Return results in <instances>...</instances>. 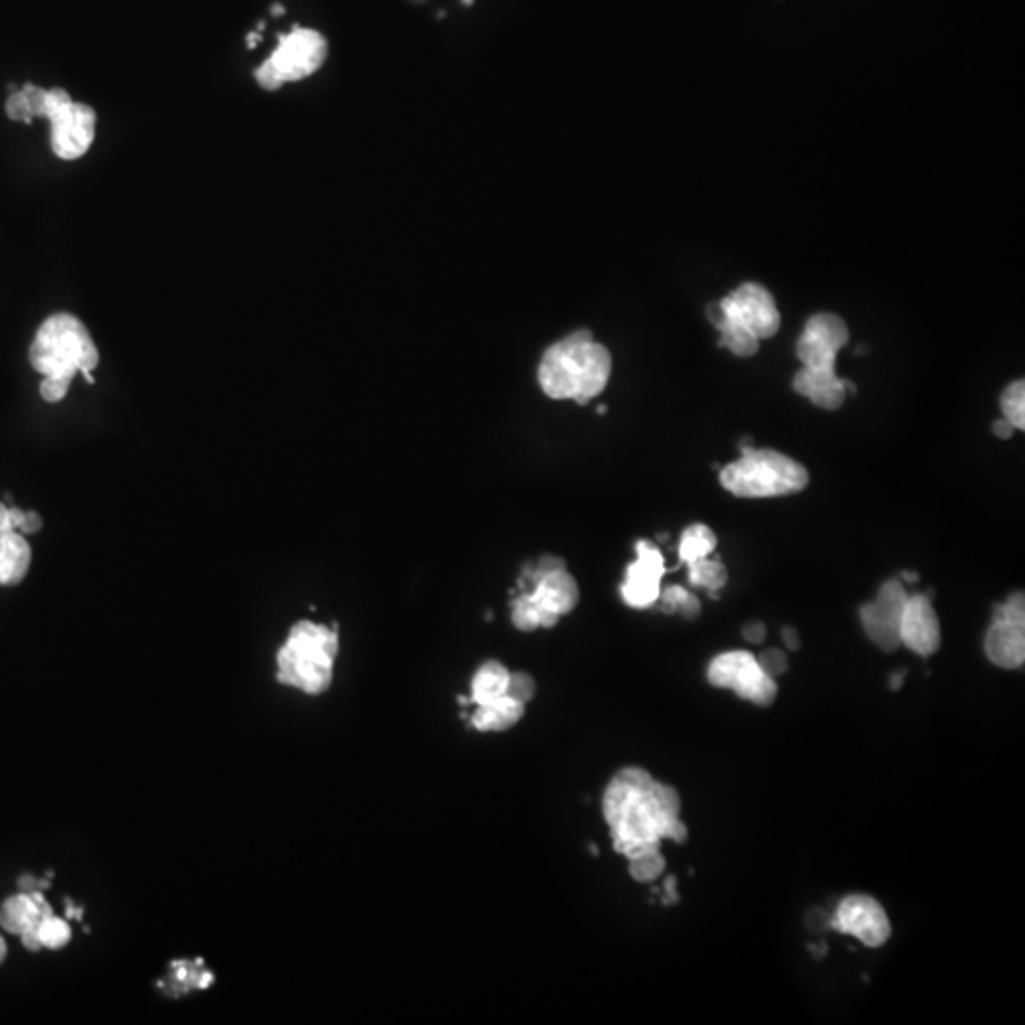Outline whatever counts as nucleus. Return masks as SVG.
I'll return each instance as SVG.
<instances>
[{
	"mask_svg": "<svg viewBox=\"0 0 1025 1025\" xmlns=\"http://www.w3.org/2000/svg\"><path fill=\"white\" fill-rule=\"evenodd\" d=\"M29 361L37 373L73 382L76 373L94 371L99 352L88 327L73 314L59 312L38 327Z\"/></svg>",
	"mask_w": 1025,
	"mask_h": 1025,
	"instance_id": "7ed1b4c3",
	"label": "nucleus"
},
{
	"mask_svg": "<svg viewBox=\"0 0 1025 1025\" xmlns=\"http://www.w3.org/2000/svg\"><path fill=\"white\" fill-rule=\"evenodd\" d=\"M688 568H690L691 585L707 589L710 597H716V593L726 585L727 570L722 560L705 557V559L695 560Z\"/></svg>",
	"mask_w": 1025,
	"mask_h": 1025,
	"instance_id": "393cba45",
	"label": "nucleus"
},
{
	"mask_svg": "<svg viewBox=\"0 0 1025 1025\" xmlns=\"http://www.w3.org/2000/svg\"><path fill=\"white\" fill-rule=\"evenodd\" d=\"M259 40H261V35H255V33H253V35H249V37H247V46H249V48H255Z\"/></svg>",
	"mask_w": 1025,
	"mask_h": 1025,
	"instance_id": "c03bdc74",
	"label": "nucleus"
},
{
	"mask_svg": "<svg viewBox=\"0 0 1025 1025\" xmlns=\"http://www.w3.org/2000/svg\"><path fill=\"white\" fill-rule=\"evenodd\" d=\"M743 634H745V638L748 642H752V644H762L765 640V625L764 623H760V621H754V623L746 625L745 629H743Z\"/></svg>",
	"mask_w": 1025,
	"mask_h": 1025,
	"instance_id": "e433bc0d",
	"label": "nucleus"
},
{
	"mask_svg": "<svg viewBox=\"0 0 1025 1025\" xmlns=\"http://www.w3.org/2000/svg\"><path fill=\"white\" fill-rule=\"evenodd\" d=\"M464 2H466V4H473V0H464Z\"/></svg>",
	"mask_w": 1025,
	"mask_h": 1025,
	"instance_id": "8fccbe9b",
	"label": "nucleus"
},
{
	"mask_svg": "<svg viewBox=\"0 0 1025 1025\" xmlns=\"http://www.w3.org/2000/svg\"><path fill=\"white\" fill-rule=\"evenodd\" d=\"M661 608L663 612L667 614H680L684 615L686 619H697L701 614V602L699 598L695 597L693 593H690L688 589L684 587H678V585H672L667 587L661 595Z\"/></svg>",
	"mask_w": 1025,
	"mask_h": 1025,
	"instance_id": "a878e982",
	"label": "nucleus"
},
{
	"mask_svg": "<svg viewBox=\"0 0 1025 1025\" xmlns=\"http://www.w3.org/2000/svg\"><path fill=\"white\" fill-rule=\"evenodd\" d=\"M989 661L1001 669H1018L1025 661V621L993 617L986 634Z\"/></svg>",
	"mask_w": 1025,
	"mask_h": 1025,
	"instance_id": "2eb2a0df",
	"label": "nucleus"
},
{
	"mask_svg": "<svg viewBox=\"0 0 1025 1025\" xmlns=\"http://www.w3.org/2000/svg\"><path fill=\"white\" fill-rule=\"evenodd\" d=\"M38 938H40L42 948L59 950L71 940V929H69L67 921L59 919L54 914L46 915L38 925Z\"/></svg>",
	"mask_w": 1025,
	"mask_h": 1025,
	"instance_id": "cd10ccee",
	"label": "nucleus"
},
{
	"mask_svg": "<svg viewBox=\"0 0 1025 1025\" xmlns=\"http://www.w3.org/2000/svg\"><path fill=\"white\" fill-rule=\"evenodd\" d=\"M709 314L710 321L718 327V331L722 335L720 346H724L729 352H733L739 357H750L758 352V348H760L758 336L752 335L743 325L722 317L718 306H712Z\"/></svg>",
	"mask_w": 1025,
	"mask_h": 1025,
	"instance_id": "4be33fe9",
	"label": "nucleus"
},
{
	"mask_svg": "<svg viewBox=\"0 0 1025 1025\" xmlns=\"http://www.w3.org/2000/svg\"><path fill=\"white\" fill-rule=\"evenodd\" d=\"M847 342L849 329L841 317L817 314L805 323L796 352L803 367L836 369V357Z\"/></svg>",
	"mask_w": 1025,
	"mask_h": 1025,
	"instance_id": "f8f14e48",
	"label": "nucleus"
},
{
	"mask_svg": "<svg viewBox=\"0 0 1025 1025\" xmlns=\"http://www.w3.org/2000/svg\"><path fill=\"white\" fill-rule=\"evenodd\" d=\"M900 642L912 652L929 657L938 652L942 634L940 621L932 608L931 598L925 595L908 597L902 623H900Z\"/></svg>",
	"mask_w": 1025,
	"mask_h": 1025,
	"instance_id": "4468645a",
	"label": "nucleus"
},
{
	"mask_svg": "<svg viewBox=\"0 0 1025 1025\" xmlns=\"http://www.w3.org/2000/svg\"><path fill=\"white\" fill-rule=\"evenodd\" d=\"M794 390L820 409L838 410L845 403L847 380H841L836 369L803 367L794 378Z\"/></svg>",
	"mask_w": 1025,
	"mask_h": 1025,
	"instance_id": "dca6fc26",
	"label": "nucleus"
},
{
	"mask_svg": "<svg viewBox=\"0 0 1025 1025\" xmlns=\"http://www.w3.org/2000/svg\"><path fill=\"white\" fill-rule=\"evenodd\" d=\"M783 640L784 644L788 646V650H792V652L800 650V636L794 627H784Z\"/></svg>",
	"mask_w": 1025,
	"mask_h": 1025,
	"instance_id": "58836bf2",
	"label": "nucleus"
},
{
	"mask_svg": "<svg viewBox=\"0 0 1025 1025\" xmlns=\"http://www.w3.org/2000/svg\"><path fill=\"white\" fill-rule=\"evenodd\" d=\"M50 143L57 158L78 160L94 145L95 111L86 103L69 101L48 116Z\"/></svg>",
	"mask_w": 1025,
	"mask_h": 1025,
	"instance_id": "9d476101",
	"label": "nucleus"
},
{
	"mask_svg": "<svg viewBox=\"0 0 1025 1025\" xmlns=\"http://www.w3.org/2000/svg\"><path fill=\"white\" fill-rule=\"evenodd\" d=\"M908 602V593L898 579L887 581L874 602H868L860 610L862 627L868 638L883 652H895L900 642V623L904 608Z\"/></svg>",
	"mask_w": 1025,
	"mask_h": 1025,
	"instance_id": "6e6552de",
	"label": "nucleus"
},
{
	"mask_svg": "<svg viewBox=\"0 0 1025 1025\" xmlns=\"http://www.w3.org/2000/svg\"><path fill=\"white\" fill-rule=\"evenodd\" d=\"M52 908L46 902L42 893H21V895L10 896L0 906V927L12 934L21 936L23 932L38 929L40 921L46 915H52Z\"/></svg>",
	"mask_w": 1025,
	"mask_h": 1025,
	"instance_id": "f3484780",
	"label": "nucleus"
},
{
	"mask_svg": "<svg viewBox=\"0 0 1025 1025\" xmlns=\"http://www.w3.org/2000/svg\"><path fill=\"white\" fill-rule=\"evenodd\" d=\"M283 12H285V10L281 8L280 4H276V6H274V10H272V14H276V16H280Z\"/></svg>",
	"mask_w": 1025,
	"mask_h": 1025,
	"instance_id": "09e8293b",
	"label": "nucleus"
},
{
	"mask_svg": "<svg viewBox=\"0 0 1025 1025\" xmlns=\"http://www.w3.org/2000/svg\"><path fill=\"white\" fill-rule=\"evenodd\" d=\"M680 796L669 784L657 783L646 769L625 767L608 784L602 800L604 819L623 857L659 851L661 839L688 841V828L680 820Z\"/></svg>",
	"mask_w": 1025,
	"mask_h": 1025,
	"instance_id": "f257e3e1",
	"label": "nucleus"
},
{
	"mask_svg": "<svg viewBox=\"0 0 1025 1025\" xmlns=\"http://www.w3.org/2000/svg\"><path fill=\"white\" fill-rule=\"evenodd\" d=\"M40 528H42V519L38 517V513H35V511H27V513H25V517H23V522L19 524V530H21L23 534H37Z\"/></svg>",
	"mask_w": 1025,
	"mask_h": 1025,
	"instance_id": "4c0bfd02",
	"label": "nucleus"
},
{
	"mask_svg": "<svg viewBox=\"0 0 1025 1025\" xmlns=\"http://www.w3.org/2000/svg\"><path fill=\"white\" fill-rule=\"evenodd\" d=\"M69 386H71V380H67V378L44 376V380L40 384V395L48 403H57V401H61L67 395Z\"/></svg>",
	"mask_w": 1025,
	"mask_h": 1025,
	"instance_id": "2f4dec72",
	"label": "nucleus"
},
{
	"mask_svg": "<svg viewBox=\"0 0 1025 1025\" xmlns=\"http://www.w3.org/2000/svg\"><path fill=\"white\" fill-rule=\"evenodd\" d=\"M900 686H902V674H898V676L895 674V676L891 678V688H893V690H898Z\"/></svg>",
	"mask_w": 1025,
	"mask_h": 1025,
	"instance_id": "a18cd8bd",
	"label": "nucleus"
},
{
	"mask_svg": "<svg viewBox=\"0 0 1025 1025\" xmlns=\"http://www.w3.org/2000/svg\"><path fill=\"white\" fill-rule=\"evenodd\" d=\"M709 682L716 688L735 691L758 707H769L777 699L775 678L767 676L750 652L720 653L709 665Z\"/></svg>",
	"mask_w": 1025,
	"mask_h": 1025,
	"instance_id": "0eeeda50",
	"label": "nucleus"
},
{
	"mask_svg": "<svg viewBox=\"0 0 1025 1025\" xmlns=\"http://www.w3.org/2000/svg\"><path fill=\"white\" fill-rule=\"evenodd\" d=\"M716 543H718L716 534L710 530L709 526L691 524L684 530L682 540H680V549H678L680 559L690 566L695 560L710 557L716 549Z\"/></svg>",
	"mask_w": 1025,
	"mask_h": 1025,
	"instance_id": "b1692460",
	"label": "nucleus"
},
{
	"mask_svg": "<svg viewBox=\"0 0 1025 1025\" xmlns=\"http://www.w3.org/2000/svg\"><path fill=\"white\" fill-rule=\"evenodd\" d=\"M720 481L739 498H775L802 492L809 485V473L777 450L746 448L737 462L722 469Z\"/></svg>",
	"mask_w": 1025,
	"mask_h": 1025,
	"instance_id": "39448f33",
	"label": "nucleus"
},
{
	"mask_svg": "<svg viewBox=\"0 0 1025 1025\" xmlns=\"http://www.w3.org/2000/svg\"><path fill=\"white\" fill-rule=\"evenodd\" d=\"M530 595L555 614H570L578 606V583L566 570H560L541 578Z\"/></svg>",
	"mask_w": 1025,
	"mask_h": 1025,
	"instance_id": "a211bd4d",
	"label": "nucleus"
},
{
	"mask_svg": "<svg viewBox=\"0 0 1025 1025\" xmlns=\"http://www.w3.org/2000/svg\"><path fill=\"white\" fill-rule=\"evenodd\" d=\"M6 532H16V528L10 521V507H6L0 502V534H6Z\"/></svg>",
	"mask_w": 1025,
	"mask_h": 1025,
	"instance_id": "a19ab883",
	"label": "nucleus"
},
{
	"mask_svg": "<svg viewBox=\"0 0 1025 1025\" xmlns=\"http://www.w3.org/2000/svg\"><path fill=\"white\" fill-rule=\"evenodd\" d=\"M612 374V355L595 342L591 331L579 329L555 342L541 357L538 380L551 399L589 403L604 392Z\"/></svg>",
	"mask_w": 1025,
	"mask_h": 1025,
	"instance_id": "f03ea898",
	"label": "nucleus"
},
{
	"mask_svg": "<svg viewBox=\"0 0 1025 1025\" xmlns=\"http://www.w3.org/2000/svg\"><path fill=\"white\" fill-rule=\"evenodd\" d=\"M48 107V90L27 82L19 92L8 97L6 114L10 120L31 124L35 118H44Z\"/></svg>",
	"mask_w": 1025,
	"mask_h": 1025,
	"instance_id": "412c9836",
	"label": "nucleus"
},
{
	"mask_svg": "<svg viewBox=\"0 0 1025 1025\" xmlns=\"http://www.w3.org/2000/svg\"><path fill=\"white\" fill-rule=\"evenodd\" d=\"M904 578L908 579V581H917V576H915L914 572H904Z\"/></svg>",
	"mask_w": 1025,
	"mask_h": 1025,
	"instance_id": "de8ad7c7",
	"label": "nucleus"
},
{
	"mask_svg": "<svg viewBox=\"0 0 1025 1025\" xmlns=\"http://www.w3.org/2000/svg\"><path fill=\"white\" fill-rule=\"evenodd\" d=\"M674 885H676V879H674V877H669V879H667V885H665V887H667V896H669V898H667V902H669V904L678 900V895H676V891H674Z\"/></svg>",
	"mask_w": 1025,
	"mask_h": 1025,
	"instance_id": "37998d69",
	"label": "nucleus"
},
{
	"mask_svg": "<svg viewBox=\"0 0 1025 1025\" xmlns=\"http://www.w3.org/2000/svg\"><path fill=\"white\" fill-rule=\"evenodd\" d=\"M327 56L329 44L321 33L295 27L289 35L280 38L272 56L255 71V78L262 90L276 92L287 82H299L317 73Z\"/></svg>",
	"mask_w": 1025,
	"mask_h": 1025,
	"instance_id": "423d86ee",
	"label": "nucleus"
},
{
	"mask_svg": "<svg viewBox=\"0 0 1025 1025\" xmlns=\"http://www.w3.org/2000/svg\"><path fill=\"white\" fill-rule=\"evenodd\" d=\"M636 560L627 568L621 585V597L631 608H650L661 595V579L665 576V559L650 541L636 543Z\"/></svg>",
	"mask_w": 1025,
	"mask_h": 1025,
	"instance_id": "ddd939ff",
	"label": "nucleus"
},
{
	"mask_svg": "<svg viewBox=\"0 0 1025 1025\" xmlns=\"http://www.w3.org/2000/svg\"><path fill=\"white\" fill-rule=\"evenodd\" d=\"M511 672L498 661H486L473 678V701L485 705L505 695L507 680Z\"/></svg>",
	"mask_w": 1025,
	"mask_h": 1025,
	"instance_id": "5701e85b",
	"label": "nucleus"
},
{
	"mask_svg": "<svg viewBox=\"0 0 1025 1025\" xmlns=\"http://www.w3.org/2000/svg\"><path fill=\"white\" fill-rule=\"evenodd\" d=\"M756 659H758V663H760L762 671H764L767 676H771V678L781 676V674H784L786 669H788V659H786V655H784L781 650H773V648H771V650H765V652L762 653L760 657H756Z\"/></svg>",
	"mask_w": 1025,
	"mask_h": 1025,
	"instance_id": "473e14b6",
	"label": "nucleus"
},
{
	"mask_svg": "<svg viewBox=\"0 0 1025 1025\" xmlns=\"http://www.w3.org/2000/svg\"><path fill=\"white\" fill-rule=\"evenodd\" d=\"M336 653V631L312 621H299L278 652V680L304 693L319 695L333 682Z\"/></svg>",
	"mask_w": 1025,
	"mask_h": 1025,
	"instance_id": "20e7f679",
	"label": "nucleus"
},
{
	"mask_svg": "<svg viewBox=\"0 0 1025 1025\" xmlns=\"http://www.w3.org/2000/svg\"><path fill=\"white\" fill-rule=\"evenodd\" d=\"M1014 429L1016 428L1008 422L1007 418L997 420V422L993 424V433H995L999 439H1010V437H1012V433H1014Z\"/></svg>",
	"mask_w": 1025,
	"mask_h": 1025,
	"instance_id": "ea45409f",
	"label": "nucleus"
},
{
	"mask_svg": "<svg viewBox=\"0 0 1025 1025\" xmlns=\"http://www.w3.org/2000/svg\"><path fill=\"white\" fill-rule=\"evenodd\" d=\"M832 927L855 936L868 948L883 946L891 936V921L883 906L868 895L845 896L839 902Z\"/></svg>",
	"mask_w": 1025,
	"mask_h": 1025,
	"instance_id": "9b49d317",
	"label": "nucleus"
},
{
	"mask_svg": "<svg viewBox=\"0 0 1025 1025\" xmlns=\"http://www.w3.org/2000/svg\"><path fill=\"white\" fill-rule=\"evenodd\" d=\"M4 957H6V942H4V940H2V936H0V963L4 961Z\"/></svg>",
	"mask_w": 1025,
	"mask_h": 1025,
	"instance_id": "49530a36",
	"label": "nucleus"
},
{
	"mask_svg": "<svg viewBox=\"0 0 1025 1025\" xmlns=\"http://www.w3.org/2000/svg\"><path fill=\"white\" fill-rule=\"evenodd\" d=\"M540 615L541 606L530 593H524L513 602V625L522 633L536 631L540 627Z\"/></svg>",
	"mask_w": 1025,
	"mask_h": 1025,
	"instance_id": "c85d7f7f",
	"label": "nucleus"
},
{
	"mask_svg": "<svg viewBox=\"0 0 1025 1025\" xmlns=\"http://www.w3.org/2000/svg\"><path fill=\"white\" fill-rule=\"evenodd\" d=\"M48 885H50V881H48V879H37V877L33 876L19 877V889H21V893H29V895H31V893H38V891L42 893V889H46Z\"/></svg>",
	"mask_w": 1025,
	"mask_h": 1025,
	"instance_id": "c9c22d12",
	"label": "nucleus"
},
{
	"mask_svg": "<svg viewBox=\"0 0 1025 1025\" xmlns=\"http://www.w3.org/2000/svg\"><path fill=\"white\" fill-rule=\"evenodd\" d=\"M720 314L743 325L760 340L777 335L781 316L771 293L758 283H745L718 304Z\"/></svg>",
	"mask_w": 1025,
	"mask_h": 1025,
	"instance_id": "1a4fd4ad",
	"label": "nucleus"
},
{
	"mask_svg": "<svg viewBox=\"0 0 1025 1025\" xmlns=\"http://www.w3.org/2000/svg\"><path fill=\"white\" fill-rule=\"evenodd\" d=\"M31 566V547L18 532L0 534V585L21 583Z\"/></svg>",
	"mask_w": 1025,
	"mask_h": 1025,
	"instance_id": "6ab92c4d",
	"label": "nucleus"
},
{
	"mask_svg": "<svg viewBox=\"0 0 1025 1025\" xmlns=\"http://www.w3.org/2000/svg\"><path fill=\"white\" fill-rule=\"evenodd\" d=\"M560 570H566V562L560 559V557H543L540 562L534 566V568H528V574H524V578H530L534 581V585L540 581L541 578L549 576V574H555Z\"/></svg>",
	"mask_w": 1025,
	"mask_h": 1025,
	"instance_id": "72a5a7b5",
	"label": "nucleus"
},
{
	"mask_svg": "<svg viewBox=\"0 0 1025 1025\" xmlns=\"http://www.w3.org/2000/svg\"><path fill=\"white\" fill-rule=\"evenodd\" d=\"M663 870H665V858H663L659 851H652V853H644L640 857L631 858L629 872L640 883L657 879V877L663 874Z\"/></svg>",
	"mask_w": 1025,
	"mask_h": 1025,
	"instance_id": "c756f323",
	"label": "nucleus"
},
{
	"mask_svg": "<svg viewBox=\"0 0 1025 1025\" xmlns=\"http://www.w3.org/2000/svg\"><path fill=\"white\" fill-rule=\"evenodd\" d=\"M995 617H1007L1016 621H1025V600L1024 593H1014L1007 602L999 604L995 608Z\"/></svg>",
	"mask_w": 1025,
	"mask_h": 1025,
	"instance_id": "f704fd0d",
	"label": "nucleus"
},
{
	"mask_svg": "<svg viewBox=\"0 0 1025 1025\" xmlns=\"http://www.w3.org/2000/svg\"><path fill=\"white\" fill-rule=\"evenodd\" d=\"M505 695L515 699L517 703L526 705L534 699L536 695V682L530 674L526 672H513L509 674V680H507V688H505Z\"/></svg>",
	"mask_w": 1025,
	"mask_h": 1025,
	"instance_id": "7c9ffc66",
	"label": "nucleus"
},
{
	"mask_svg": "<svg viewBox=\"0 0 1025 1025\" xmlns=\"http://www.w3.org/2000/svg\"><path fill=\"white\" fill-rule=\"evenodd\" d=\"M23 517H25V513H23L21 509H18V507H10V521H12L16 530H19V524L23 522Z\"/></svg>",
	"mask_w": 1025,
	"mask_h": 1025,
	"instance_id": "79ce46f5",
	"label": "nucleus"
},
{
	"mask_svg": "<svg viewBox=\"0 0 1025 1025\" xmlns=\"http://www.w3.org/2000/svg\"><path fill=\"white\" fill-rule=\"evenodd\" d=\"M1001 410L1016 429L1025 428V382L1016 380L1001 395Z\"/></svg>",
	"mask_w": 1025,
	"mask_h": 1025,
	"instance_id": "bb28decb",
	"label": "nucleus"
},
{
	"mask_svg": "<svg viewBox=\"0 0 1025 1025\" xmlns=\"http://www.w3.org/2000/svg\"><path fill=\"white\" fill-rule=\"evenodd\" d=\"M524 714V705L502 695L490 703L479 705L473 716V726L481 731H505L515 726Z\"/></svg>",
	"mask_w": 1025,
	"mask_h": 1025,
	"instance_id": "aec40b11",
	"label": "nucleus"
}]
</instances>
